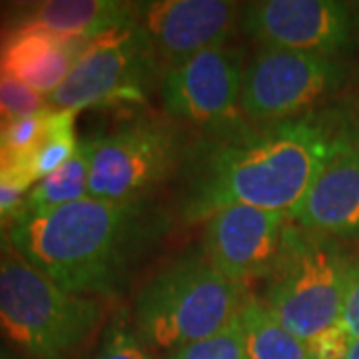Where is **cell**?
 I'll use <instances>...</instances> for the list:
<instances>
[{
  "instance_id": "obj_1",
  "label": "cell",
  "mask_w": 359,
  "mask_h": 359,
  "mask_svg": "<svg viewBox=\"0 0 359 359\" xmlns=\"http://www.w3.org/2000/svg\"><path fill=\"white\" fill-rule=\"evenodd\" d=\"M358 144L334 110L204 134L182 164L180 212L202 222L228 205L292 212L335 156Z\"/></svg>"
},
{
  "instance_id": "obj_2",
  "label": "cell",
  "mask_w": 359,
  "mask_h": 359,
  "mask_svg": "<svg viewBox=\"0 0 359 359\" xmlns=\"http://www.w3.org/2000/svg\"><path fill=\"white\" fill-rule=\"evenodd\" d=\"M166 230V214L146 200L84 198L50 210L20 208L6 236L16 256L68 294L114 295Z\"/></svg>"
},
{
  "instance_id": "obj_3",
  "label": "cell",
  "mask_w": 359,
  "mask_h": 359,
  "mask_svg": "<svg viewBox=\"0 0 359 359\" xmlns=\"http://www.w3.org/2000/svg\"><path fill=\"white\" fill-rule=\"evenodd\" d=\"M244 299V283L224 278L196 250L160 269L138 292L134 327L144 344L176 351L219 334Z\"/></svg>"
},
{
  "instance_id": "obj_4",
  "label": "cell",
  "mask_w": 359,
  "mask_h": 359,
  "mask_svg": "<svg viewBox=\"0 0 359 359\" xmlns=\"http://www.w3.org/2000/svg\"><path fill=\"white\" fill-rule=\"evenodd\" d=\"M353 264L341 244L290 222L262 304L299 341L341 321Z\"/></svg>"
},
{
  "instance_id": "obj_5",
  "label": "cell",
  "mask_w": 359,
  "mask_h": 359,
  "mask_svg": "<svg viewBox=\"0 0 359 359\" xmlns=\"http://www.w3.org/2000/svg\"><path fill=\"white\" fill-rule=\"evenodd\" d=\"M104 306L68 294L26 264L0 256V334L34 359H72L102 321Z\"/></svg>"
},
{
  "instance_id": "obj_6",
  "label": "cell",
  "mask_w": 359,
  "mask_h": 359,
  "mask_svg": "<svg viewBox=\"0 0 359 359\" xmlns=\"http://www.w3.org/2000/svg\"><path fill=\"white\" fill-rule=\"evenodd\" d=\"M162 66L136 22L118 26L94 39L78 56L66 80L46 96L54 110L138 106L148 100Z\"/></svg>"
},
{
  "instance_id": "obj_7",
  "label": "cell",
  "mask_w": 359,
  "mask_h": 359,
  "mask_svg": "<svg viewBox=\"0 0 359 359\" xmlns=\"http://www.w3.org/2000/svg\"><path fill=\"white\" fill-rule=\"evenodd\" d=\"M88 198L140 202L178 172L186 144L178 126L140 118L102 138H90Z\"/></svg>"
},
{
  "instance_id": "obj_8",
  "label": "cell",
  "mask_w": 359,
  "mask_h": 359,
  "mask_svg": "<svg viewBox=\"0 0 359 359\" xmlns=\"http://www.w3.org/2000/svg\"><path fill=\"white\" fill-rule=\"evenodd\" d=\"M344 80V66L330 56L262 46L244 70L242 112L256 124L308 114Z\"/></svg>"
},
{
  "instance_id": "obj_9",
  "label": "cell",
  "mask_w": 359,
  "mask_h": 359,
  "mask_svg": "<svg viewBox=\"0 0 359 359\" xmlns=\"http://www.w3.org/2000/svg\"><path fill=\"white\" fill-rule=\"evenodd\" d=\"M242 80L240 56L226 44L198 52L164 72V108L205 134L236 128L244 122Z\"/></svg>"
},
{
  "instance_id": "obj_10",
  "label": "cell",
  "mask_w": 359,
  "mask_h": 359,
  "mask_svg": "<svg viewBox=\"0 0 359 359\" xmlns=\"http://www.w3.org/2000/svg\"><path fill=\"white\" fill-rule=\"evenodd\" d=\"M240 26L262 46L332 58L351 42L353 11L335 0H259L242 6Z\"/></svg>"
},
{
  "instance_id": "obj_11",
  "label": "cell",
  "mask_w": 359,
  "mask_h": 359,
  "mask_svg": "<svg viewBox=\"0 0 359 359\" xmlns=\"http://www.w3.org/2000/svg\"><path fill=\"white\" fill-rule=\"evenodd\" d=\"M290 222L287 212L228 205L205 219L202 252L231 282L268 278L278 262Z\"/></svg>"
},
{
  "instance_id": "obj_12",
  "label": "cell",
  "mask_w": 359,
  "mask_h": 359,
  "mask_svg": "<svg viewBox=\"0 0 359 359\" xmlns=\"http://www.w3.org/2000/svg\"><path fill=\"white\" fill-rule=\"evenodd\" d=\"M136 16L166 72L198 52L226 44L240 25L242 6L226 0H154L136 2Z\"/></svg>"
},
{
  "instance_id": "obj_13",
  "label": "cell",
  "mask_w": 359,
  "mask_h": 359,
  "mask_svg": "<svg viewBox=\"0 0 359 359\" xmlns=\"http://www.w3.org/2000/svg\"><path fill=\"white\" fill-rule=\"evenodd\" d=\"M295 226L327 238L359 236V146L353 144L323 168L304 200L290 212Z\"/></svg>"
},
{
  "instance_id": "obj_14",
  "label": "cell",
  "mask_w": 359,
  "mask_h": 359,
  "mask_svg": "<svg viewBox=\"0 0 359 359\" xmlns=\"http://www.w3.org/2000/svg\"><path fill=\"white\" fill-rule=\"evenodd\" d=\"M136 2L118 0H46L16 16L11 28H40L62 39L94 40L118 26L136 22Z\"/></svg>"
},
{
  "instance_id": "obj_15",
  "label": "cell",
  "mask_w": 359,
  "mask_h": 359,
  "mask_svg": "<svg viewBox=\"0 0 359 359\" xmlns=\"http://www.w3.org/2000/svg\"><path fill=\"white\" fill-rule=\"evenodd\" d=\"M248 359H308L306 344L269 313L262 299L245 297L238 311Z\"/></svg>"
},
{
  "instance_id": "obj_16",
  "label": "cell",
  "mask_w": 359,
  "mask_h": 359,
  "mask_svg": "<svg viewBox=\"0 0 359 359\" xmlns=\"http://www.w3.org/2000/svg\"><path fill=\"white\" fill-rule=\"evenodd\" d=\"M90 142L82 140L76 154L65 162L50 176L40 180L26 196L22 208L26 210H50L88 198Z\"/></svg>"
},
{
  "instance_id": "obj_17",
  "label": "cell",
  "mask_w": 359,
  "mask_h": 359,
  "mask_svg": "<svg viewBox=\"0 0 359 359\" xmlns=\"http://www.w3.org/2000/svg\"><path fill=\"white\" fill-rule=\"evenodd\" d=\"M168 359H248L238 316L219 334L180 347Z\"/></svg>"
},
{
  "instance_id": "obj_18",
  "label": "cell",
  "mask_w": 359,
  "mask_h": 359,
  "mask_svg": "<svg viewBox=\"0 0 359 359\" xmlns=\"http://www.w3.org/2000/svg\"><path fill=\"white\" fill-rule=\"evenodd\" d=\"M96 359H150L144 339L128 323L124 309H118L106 325Z\"/></svg>"
},
{
  "instance_id": "obj_19",
  "label": "cell",
  "mask_w": 359,
  "mask_h": 359,
  "mask_svg": "<svg viewBox=\"0 0 359 359\" xmlns=\"http://www.w3.org/2000/svg\"><path fill=\"white\" fill-rule=\"evenodd\" d=\"M50 108L18 120L0 122V144L30 160L32 152L44 142L50 128Z\"/></svg>"
},
{
  "instance_id": "obj_20",
  "label": "cell",
  "mask_w": 359,
  "mask_h": 359,
  "mask_svg": "<svg viewBox=\"0 0 359 359\" xmlns=\"http://www.w3.org/2000/svg\"><path fill=\"white\" fill-rule=\"evenodd\" d=\"M44 108H48V104L40 92L0 70V122L39 114Z\"/></svg>"
},
{
  "instance_id": "obj_21",
  "label": "cell",
  "mask_w": 359,
  "mask_h": 359,
  "mask_svg": "<svg viewBox=\"0 0 359 359\" xmlns=\"http://www.w3.org/2000/svg\"><path fill=\"white\" fill-rule=\"evenodd\" d=\"M353 344L351 335L347 334V330L339 323H335L332 327H325L323 332L309 337L306 341L309 358L316 359H346L349 353V347Z\"/></svg>"
},
{
  "instance_id": "obj_22",
  "label": "cell",
  "mask_w": 359,
  "mask_h": 359,
  "mask_svg": "<svg viewBox=\"0 0 359 359\" xmlns=\"http://www.w3.org/2000/svg\"><path fill=\"white\" fill-rule=\"evenodd\" d=\"M341 325L351 335V339H359V262L353 264L351 278H349V290H347L346 308L341 313Z\"/></svg>"
},
{
  "instance_id": "obj_23",
  "label": "cell",
  "mask_w": 359,
  "mask_h": 359,
  "mask_svg": "<svg viewBox=\"0 0 359 359\" xmlns=\"http://www.w3.org/2000/svg\"><path fill=\"white\" fill-rule=\"evenodd\" d=\"M346 359H359V339H355L351 347H349V353Z\"/></svg>"
},
{
  "instance_id": "obj_24",
  "label": "cell",
  "mask_w": 359,
  "mask_h": 359,
  "mask_svg": "<svg viewBox=\"0 0 359 359\" xmlns=\"http://www.w3.org/2000/svg\"><path fill=\"white\" fill-rule=\"evenodd\" d=\"M0 359H18L16 355H14L13 351H8L6 347L0 346Z\"/></svg>"
},
{
  "instance_id": "obj_25",
  "label": "cell",
  "mask_w": 359,
  "mask_h": 359,
  "mask_svg": "<svg viewBox=\"0 0 359 359\" xmlns=\"http://www.w3.org/2000/svg\"><path fill=\"white\" fill-rule=\"evenodd\" d=\"M8 219L11 218H4V216H0V230H2V228H8Z\"/></svg>"
},
{
  "instance_id": "obj_26",
  "label": "cell",
  "mask_w": 359,
  "mask_h": 359,
  "mask_svg": "<svg viewBox=\"0 0 359 359\" xmlns=\"http://www.w3.org/2000/svg\"><path fill=\"white\" fill-rule=\"evenodd\" d=\"M308 359H316V358H309V355H308Z\"/></svg>"
}]
</instances>
